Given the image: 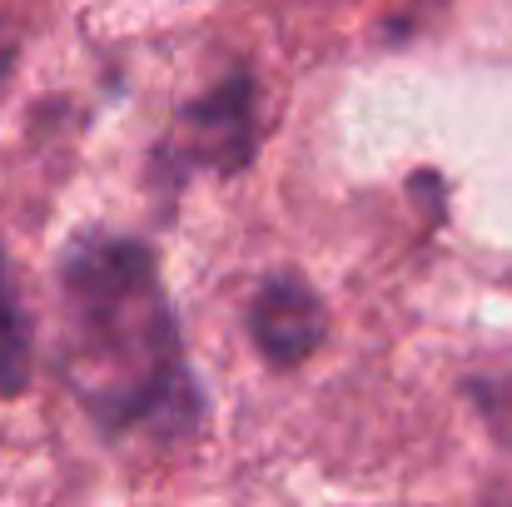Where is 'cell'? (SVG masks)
Segmentation results:
<instances>
[{
	"instance_id": "obj_2",
	"label": "cell",
	"mask_w": 512,
	"mask_h": 507,
	"mask_svg": "<svg viewBox=\"0 0 512 507\" xmlns=\"http://www.w3.org/2000/svg\"><path fill=\"white\" fill-rule=\"evenodd\" d=\"M329 334L324 299L299 274H274L249 304V338L274 368H299Z\"/></svg>"
},
{
	"instance_id": "obj_4",
	"label": "cell",
	"mask_w": 512,
	"mask_h": 507,
	"mask_svg": "<svg viewBox=\"0 0 512 507\" xmlns=\"http://www.w3.org/2000/svg\"><path fill=\"white\" fill-rule=\"evenodd\" d=\"M25 383H30V329H25V314L15 304V289L0 259V393L15 398L25 393Z\"/></svg>"
},
{
	"instance_id": "obj_3",
	"label": "cell",
	"mask_w": 512,
	"mask_h": 507,
	"mask_svg": "<svg viewBox=\"0 0 512 507\" xmlns=\"http://www.w3.org/2000/svg\"><path fill=\"white\" fill-rule=\"evenodd\" d=\"M254 80L234 70L219 90L184 110V160L209 165L214 174H234L254 160Z\"/></svg>"
},
{
	"instance_id": "obj_1",
	"label": "cell",
	"mask_w": 512,
	"mask_h": 507,
	"mask_svg": "<svg viewBox=\"0 0 512 507\" xmlns=\"http://www.w3.org/2000/svg\"><path fill=\"white\" fill-rule=\"evenodd\" d=\"M60 368L105 438L179 443L204 403L184 368L155 254L120 234H80L60 264Z\"/></svg>"
}]
</instances>
